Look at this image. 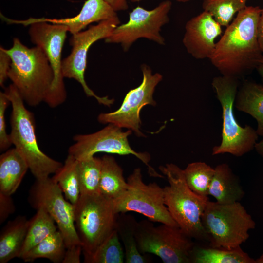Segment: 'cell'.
I'll use <instances>...</instances> for the list:
<instances>
[{"mask_svg":"<svg viewBox=\"0 0 263 263\" xmlns=\"http://www.w3.org/2000/svg\"><path fill=\"white\" fill-rule=\"evenodd\" d=\"M11 59L5 48L0 47V85L3 86L5 81L8 78V73L11 67Z\"/></svg>","mask_w":263,"mask_h":263,"instance_id":"836d02e7","label":"cell"},{"mask_svg":"<svg viewBox=\"0 0 263 263\" xmlns=\"http://www.w3.org/2000/svg\"><path fill=\"white\" fill-rule=\"evenodd\" d=\"M138 222L127 213H119L117 217L115 229L124 245L126 263H145L150 259L138 249L135 233Z\"/></svg>","mask_w":263,"mask_h":263,"instance_id":"cb8c5ba5","label":"cell"},{"mask_svg":"<svg viewBox=\"0 0 263 263\" xmlns=\"http://www.w3.org/2000/svg\"><path fill=\"white\" fill-rule=\"evenodd\" d=\"M208 189V195L213 197L217 202L229 204L239 202L244 192L237 177L226 163L218 165Z\"/></svg>","mask_w":263,"mask_h":263,"instance_id":"ac0fdd59","label":"cell"},{"mask_svg":"<svg viewBox=\"0 0 263 263\" xmlns=\"http://www.w3.org/2000/svg\"><path fill=\"white\" fill-rule=\"evenodd\" d=\"M29 167L15 148L0 156V192L12 195L18 188Z\"/></svg>","mask_w":263,"mask_h":263,"instance_id":"d6986e66","label":"cell"},{"mask_svg":"<svg viewBox=\"0 0 263 263\" xmlns=\"http://www.w3.org/2000/svg\"><path fill=\"white\" fill-rule=\"evenodd\" d=\"M116 18H118L116 12L104 0H87L80 12L72 18L60 19L30 18L25 20L14 19L13 23L21 24L24 26L29 25L35 21H45L61 24L67 26L68 32L74 34L82 31L92 23Z\"/></svg>","mask_w":263,"mask_h":263,"instance_id":"e0dca14e","label":"cell"},{"mask_svg":"<svg viewBox=\"0 0 263 263\" xmlns=\"http://www.w3.org/2000/svg\"><path fill=\"white\" fill-rule=\"evenodd\" d=\"M127 182L128 189L113 201L117 214L133 211L152 222L178 226L165 204L163 188L156 182L146 184L140 168L134 169Z\"/></svg>","mask_w":263,"mask_h":263,"instance_id":"9c48e42d","label":"cell"},{"mask_svg":"<svg viewBox=\"0 0 263 263\" xmlns=\"http://www.w3.org/2000/svg\"><path fill=\"white\" fill-rule=\"evenodd\" d=\"M201 220L210 246L214 247L240 246L249 238V231L256 226L255 222L239 202L221 204L208 200Z\"/></svg>","mask_w":263,"mask_h":263,"instance_id":"8992f818","label":"cell"},{"mask_svg":"<svg viewBox=\"0 0 263 263\" xmlns=\"http://www.w3.org/2000/svg\"><path fill=\"white\" fill-rule=\"evenodd\" d=\"M262 9L246 6L226 27L209 59L222 75L238 78L256 68L263 58L258 40Z\"/></svg>","mask_w":263,"mask_h":263,"instance_id":"6da1fadb","label":"cell"},{"mask_svg":"<svg viewBox=\"0 0 263 263\" xmlns=\"http://www.w3.org/2000/svg\"><path fill=\"white\" fill-rule=\"evenodd\" d=\"M135 237L140 252L153 254L164 263H189L195 244L179 226L166 224L155 226L152 222H138Z\"/></svg>","mask_w":263,"mask_h":263,"instance_id":"ba28073f","label":"cell"},{"mask_svg":"<svg viewBox=\"0 0 263 263\" xmlns=\"http://www.w3.org/2000/svg\"><path fill=\"white\" fill-rule=\"evenodd\" d=\"M248 0H204L202 8L222 26L227 27L234 15L245 8Z\"/></svg>","mask_w":263,"mask_h":263,"instance_id":"4dcf8cb0","label":"cell"},{"mask_svg":"<svg viewBox=\"0 0 263 263\" xmlns=\"http://www.w3.org/2000/svg\"><path fill=\"white\" fill-rule=\"evenodd\" d=\"M101 159L99 194L113 201L121 196L129 186L125 180L122 169L113 157L104 155Z\"/></svg>","mask_w":263,"mask_h":263,"instance_id":"7402d4cb","label":"cell"},{"mask_svg":"<svg viewBox=\"0 0 263 263\" xmlns=\"http://www.w3.org/2000/svg\"><path fill=\"white\" fill-rule=\"evenodd\" d=\"M9 100L5 92H0V150L4 151L12 144L10 134L6 132L5 113Z\"/></svg>","mask_w":263,"mask_h":263,"instance_id":"1f68e13d","label":"cell"},{"mask_svg":"<svg viewBox=\"0 0 263 263\" xmlns=\"http://www.w3.org/2000/svg\"><path fill=\"white\" fill-rule=\"evenodd\" d=\"M82 252L81 244L75 245L66 248L62 263H80Z\"/></svg>","mask_w":263,"mask_h":263,"instance_id":"e575fe53","label":"cell"},{"mask_svg":"<svg viewBox=\"0 0 263 263\" xmlns=\"http://www.w3.org/2000/svg\"><path fill=\"white\" fill-rule=\"evenodd\" d=\"M130 0L132 2H138L141 1L142 0ZM176 0L179 2L185 3V2H188L191 0Z\"/></svg>","mask_w":263,"mask_h":263,"instance_id":"ab89813d","label":"cell"},{"mask_svg":"<svg viewBox=\"0 0 263 263\" xmlns=\"http://www.w3.org/2000/svg\"><path fill=\"white\" fill-rule=\"evenodd\" d=\"M255 261L256 263H263V253Z\"/></svg>","mask_w":263,"mask_h":263,"instance_id":"60d3db41","label":"cell"},{"mask_svg":"<svg viewBox=\"0 0 263 263\" xmlns=\"http://www.w3.org/2000/svg\"><path fill=\"white\" fill-rule=\"evenodd\" d=\"M66 246L63 236L59 230L51 234L23 254L25 262H33L38 258H46L54 263H62Z\"/></svg>","mask_w":263,"mask_h":263,"instance_id":"d4e9b609","label":"cell"},{"mask_svg":"<svg viewBox=\"0 0 263 263\" xmlns=\"http://www.w3.org/2000/svg\"><path fill=\"white\" fill-rule=\"evenodd\" d=\"M28 200L33 208H42L53 218L63 236L66 248L82 245L75 227L74 205L64 198L52 178L36 179L29 189Z\"/></svg>","mask_w":263,"mask_h":263,"instance_id":"7c38bea8","label":"cell"},{"mask_svg":"<svg viewBox=\"0 0 263 263\" xmlns=\"http://www.w3.org/2000/svg\"><path fill=\"white\" fill-rule=\"evenodd\" d=\"M115 11L128 9L127 0H104Z\"/></svg>","mask_w":263,"mask_h":263,"instance_id":"d590c367","label":"cell"},{"mask_svg":"<svg viewBox=\"0 0 263 263\" xmlns=\"http://www.w3.org/2000/svg\"><path fill=\"white\" fill-rule=\"evenodd\" d=\"M172 7L169 0L160 2L154 9L148 10L140 6L129 13L128 21L118 25L106 39L107 43L120 44L125 52L140 38H145L163 45L165 39L160 34L161 28L169 22V13Z\"/></svg>","mask_w":263,"mask_h":263,"instance_id":"4fadbf2b","label":"cell"},{"mask_svg":"<svg viewBox=\"0 0 263 263\" xmlns=\"http://www.w3.org/2000/svg\"><path fill=\"white\" fill-rule=\"evenodd\" d=\"M183 172L188 186L194 192L202 196H208L214 168L204 162H194L188 164Z\"/></svg>","mask_w":263,"mask_h":263,"instance_id":"f546056e","label":"cell"},{"mask_svg":"<svg viewBox=\"0 0 263 263\" xmlns=\"http://www.w3.org/2000/svg\"><path fill=\"white\" fill-rule=\"evenodd\" d=\"M29 220L19 258L32 247L57 231L55 222L43 209L39 208Z\"/></svg>","mask_w":263,"mask_h":263,"instance_id":"4316f807","label":"cell"},{"mask_svg":"<svg viewBox=\"0 0 263 263\" xmlns=\"http://www.w3.org/2000/svg\"><path fill=\"white\" fill-rule=\"evenodd\" d=\"M29 26L28 33L32 42L44 51L53 70L54 80L45 102L54 108L64 103L67 97L62 73L61 54L68 28L45 21L33 22Z\"/></svg>","mask_w":263,"mask_h":263,"instance_id":"5bb4252c","label":"cell"},{"mask_svg":"<svg viewBox=\"0 0 263 263\" xmlns=\"http://www.w3.org/2000/svg\"><path fill=\"white\" fill-rule=\"evenodd\" d=\"M78 160L68 154L63 166L52 178L64 194L65 198L72 204H75L81 195L77 169Z\"/></svg>","mask_w":263,"mask_h":263,"instance_id":"484cf974","label":"cell"},{"mask_svg":"<svg viewBox=\"0 0 263 263\" xmlns=\"http://www.w3.org/2000/svg\"><path fill=\"white\" fill-rule=\"evenodd\" d=\"M15 211L11 195L0 192V224L3 223Z\"/></svg>","mask_w":263,"mask_h":263,"instance_id":"d6a6232c","label":"cell"},{"mask_svg":"<svg viewBox=\"0 0 263 263\" xmlns=\"http://www.w3.org/2000/svg\"><path fill=\"white\" fill-rule=\"evenodd\" d=\"M222 110L221 142L212 148L213 155L229 153L241 157L255 148L258 139L256 130L238 123L234 106L239 89L238 78L224 75L214 77L211 83Z\"/></svg>","mask_w":263,"mask_h":263,"instance_id":"5b68a950","label":"cell"},{"mask_svg":"<svg viewBox=\"0 0 263 263\" xmlns=\"http://www.w3.org/2000/svg\"><path fill=\"white\" fill-rule=\"evenodd\" d=\"M234 106L239 111L246 113L256 121V130L263 136V85L246 81L238 89Z\"/></svg>","mask_w":263,"mask_h":263,"instance_id":"44dd1931","label":"cell"},{"mask_svg":"<svg viewBox=\"0 0 263 263\" xmlns=\"http://www.w3.org/2000/svg\"><path fill=\"white\" fill-rule=\"evenodd\" d=\"M132 132L131 130L123 132L121 128L108 124L106 127L95 132L75 135L73 137L75 143L68 149V154L77 160L91 158L98 152L120 155L132 154L148 167L150 176L164 177L149 164L150 156L148 153L137 152L130 146L128 137L132 134Z\"/></svg>","mask_w":263,"mask_h":263,"instance_id":"8fae6325","label":"cell"},{"mask_svg":"<svg viewBox=\"0 0 263 263\" xmlns=\"http://www.w3.org/2000/svg\"><path fill=\"white\" fill-rule=\"evenodd\" d=\"M4 92L12 106L10 136L12 144L25 159L36 179L49 177L63 164L51 158L39 149L35 133L34 115L25 107L16 87L11 84Z\"/></svg>","mask_w":263,"mask_h":263,"instance_id":"277c9868","label":"cell"},{"mask_svg":"<svg viewBox=\"0 0 263 263\" xmlns=\"http://www.w3.org/2000/svg\"><path fill=\"white\" fill-rule=\"evenodd\" d=\"M74 205L76 230L83 256L91 254L115 229L113 200L100 194L80 195Z\"/></svg>","mask_w":263,"mask_h":263,"instance_id":"52a82bcc","label":"cell"},{"mask_svg":"<svg viewBox=\"0 0 263 263\" xmlns=\"http://www.w3.org/2000/svg\"><path fill=\"white\" fill-rule=\"evenodd\" d=\"M141 69L143 74L141 84L127 93L120 107L115 111L101 113L98 116L100 123L112 124L121 128H127L139 137L144 136L140 130V111L146 105H156L153 94L156 87L163 79L160 73L152 74L151 69L146 64H142Z\"/></svg>","mask_w":263,"mask_h":263,"instance_id":"9a60e30c","label":"cell"},{"mask_svg":"<svg viewBox=\"0 0 263 263\" xmlns=\"http://www.w3.org/2000/svg\"><path fill=\"white\" fill-rule=\"evenodd\" d=\"M192 263H256L255 259L240 246L226 249L194 245L190 255Z\"/></svg>","mask_w":263,"mask_h":263,"instance_id":"603a6c76","label":"cell"},{"mask_svg":"<svg viewBox=\"0 0 263 263\" xmlns=\"http://www.w3.org/2000/svg\"><path fill=\"white\" fill-rule=\"evenodd\" d=\"M256 69L257 70L259 74L263 80V58L261 60L257 66Z\"/></svg>","mask_w":263,"mask_h":263,"instance_id":"f35d334b","label":"cell"},{"mask_svg":"<svg viewBox=\"0 0 263 263\" xmlns=\"http://www.w3.org/2000/svg\"><path fill=\"white\" fill-rule=\"evenodd\" d=\"M5 50L12 61L8 78L24 102L30 106L45 102L54 74L44 51L37 46L28 48L17 38H14L12 46Z\"/></svg>","mask_w":263,"mask_h":263,"instance_id":"7a4b0ae2","label":"cell"},{"mask_svg":"<svg viewBox=\"0 0 263 263\" xmlns=\"http://www.w3.org/2000/svg\"><path fill=\"white\" fill-rule=\"evenodd\" d=\"M29 220L19 215L8 221L0 234V263L19 258L26 235Z\"/></svg>","mask_w":263,"mask_h":263,"instance_id":"ffe728a7","label":"cell"},{"mask_svg":"<svg viewBox=\"0 0 263 263\" xmlns=\"http://www.w3.org/2000/svg\"><path fill=\"white\" fill-rule=\"evenodd\" d=\"M125 256L115 229L91 254L84 256L86 263H123Z\"/></svg>","mask_w":263,"mask_h":263,"instance_id":"83f0119b","label":"cell"},{"mask_svg":"<svg viewBox=\"0 0 263 263\" xmlns=\"http://www.w3.org/2000/svg\"><path fill=\"white\" fill-rule=\"evenodd\" d=\"M221 26L205 11L188 20L182 39L188 53L197 59H209L216 47V39L222 33Z\"/></svg>","mask_w":263,"mask_h":263,"instance_id":"2e32d148","label":"cell"},{"mask_svg":"<svg viewBox=\"0 0 263 263\" xmlns=\"http://www.w3.org/2000/svg\"><path fill=\"white\" fill-rule=\"evenodd\" d=\"M258 40L260 50L263 55V9L258 25Z\"/></svg>","mask_w":263,"mask_h":263,"instance_id":"8d00e7d4","label":"cell"},{"mask_svg":"<svg viewBox=\"0 0 263 263\" xmlns=\"http://www.w3.org/2000/svg\"><path fill=\"white\" fill-rule=\"evenodd\" d=\"M169 185L163 188L164 203L178 226L189 237L209 241L201 217L209 200L194 192L188 186L182 169L173 163L159 168Z\"/></svg>","mask_w":263,"mask_h":263,"instance_id":"3957f363","label":"cell"},{"mask_svg":"<svg viewBox=\"0 0 263 263\" xmlns=\"http://www.w3.org/2000/svg\"><path fill=\"white\" fill-rule=\"evenodd\" d=\"M118 18L102 20L88 29L72 34L70 39L72 51L70 55L62 61V73L64 78L76 80L82 87L88 97L94 98L100 104L110 107L114 102L113 99L108 96L97 95L87 84L85 72L87 65V54L90 47L97 41L106 39L119 25Z\"/></svg>","mask_w":263,"mask_h":263,"instance_id":"30bf717a","label":"cell"},{"mask_svg":"<svg viewBox=\"0 0 263 263\" xmlns=\"http://www.w3.org/2000/svg\"><path fill=\"white\" fill-rule=\"evenodd\" d=\"M102 159L95 156L78 160L81 195L99 194Z\"/></svg>","mask_w":263,"mask_h":263,"instance_id":"f1b7e54d","label":"cell"},{"mask_svg":"<svg viewBox=\"0 0 263 263\" xmlns=\"http://www.w3.org/2000/svg\"><path fill=\"white\" fill-rule=\"evenodd\" d=\"M254 149L256 152L263 158V139L257 142Z\"/></svg>","mask_w":263,"mask_h":263,"instance_id":"74e56055","label":"cell"}]
</instances>
